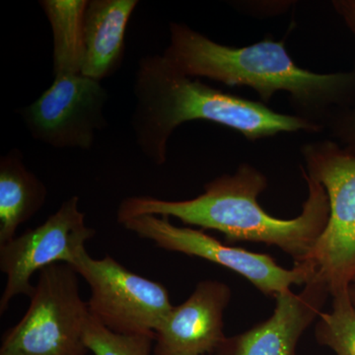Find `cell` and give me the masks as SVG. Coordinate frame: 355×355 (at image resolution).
<instances>
[{
  "label": "cell",
  "instance_id": "obj_1",
  "mask_svg": "<svg viewBox=\"0 0 355 355\" xmlns=\"http://www.w3.org/2000/svg\"><path fill=\"white\" fill-rule=\"evenodd\" d=\"M308 198L300 216L280 219L270 216L259 203L268 179L254 166L242 163L234 174L222 175L205 186L193 200H165L137 196L123 200L116 212L119 223L132 217H175L186 225L212 229L228 243H263L279 247L289 254L294 265H303L326 228L330 203L322 184L302 171Z\"/></svg>",
  "mask_w": 355,
  "mask_h": 355
},
{
  "label": "cell",
  "instance_id": "obj_2",
  "mask_svg": "<svg viewBox=\"0 0 355 355\" xmlns=\"http://www.w3.org/2000/svg\"><path fill=\"white\" fill-rule=\"evenodd\" d=\"M163 55L186 76L205 77L228 86L253 89L263 104L279 92L289 96L295 116L319 125L355 101V67L316 73L294 62L286 43L265 38L243 48L212 41L188 25L171 22Z\"/></svg>",
  "mask_w": 355,
  "mask_h": 355
},
{
  "label": "cell",
  "instance_id": "obj_3",
  "mask_svg": "<svg viewBox=\"0 0 355 355\" xmlns=\"http://www.w3.org/2000/svg\"><path fill=\"white\" fill-rule=\"evenodd\" d=\"M133 93L132 127L140 151L155 165L167 160L173 132L184 123L207 121L250 141L279 133H318L323 128L295 114L277 113L263 102L223 92L184 74L163 55L140 58Z\"/></svg>",
  "mask_w": 355,
  "mask_h": 355
},
{
  "label": "cell",
  "instance_id": "obj_4",
  "mask_svg": "<svg viewBox=\"0 0 355 355\" xmlns=\"http://www.w3.org/2000/svg\"><path fill=\"white\" fill-rule=\"evenodd\" d=\"M301 170L324 187L330 203L326 228L303 265L331 297L349 291L355 277V156L334 140L301 146Z\"/></svg>",
  "mask_w": 355,
  "mask_h": 355
},
{
  "label": "cell",
  "instance_id": "obj_5",
  "mask_svg": "<svg viewBox=\"0 0 355 355\" xmlns=\"http://www.w3.org/2000/svg\"><path fill=\"white\" fill-rule=\"evenodd\" d=\"M78 273L55 263L39 272L29 308L2 336L0 355H86L84 331L90 318L79 293Z\"/></svg>",
  "mask_w": 355,
  "mask_h": 355
},
{
  "label": "cell",
  "instance_id": "obj_6",
  "mask_svg": "<svg viewBox=\"0 0 355 355\" xmlns=\"http://www.w3.org/2000/svg\"><path fill=\"white\" fill-rule=\"evenodd\" d=\"M70 266L90 287L91 316L114 333H155L172 310L163 284L130 272L110 254L97 260L85 248Z\"/></svg>",
  "mask_w": 355,
  "mask_h": 355
},
{
  "label": "cell",
  "instance_id": "obj_7",
  "mask_svg": "<svg viewBox=\"0 0 355 355\" xmlns=\"http://www.w3.org/2000/svg\"><path fill=\"white\" fill-rule=\"evenodd\" d=\"M120 224L166 251L197 257L227 268L249 280L266 296L275 298L291 291L292 286L307 284L313 277L310 268L304 265H294L291 270H286L268 254L228 246L202 230L174 225L168 217L146 214Z\"/></svg>",
  "mask_w": 355,
  "mask_h": 355
},
{
  "label": "cell",
  "instance_id": "obj_8",
  "mask_svg": "<svg viewBox=\"0 0 355 355\" xmlns=\"http://www.w3.org/2000/svg\"><path fill=\"white\" fill-rule=\"evenodd\" d=\"M95 233L86 224L79 198L74 196L38 227L28 229L0 245V270L7 277L0 298V315L6 312L16 296L32 297L36 289L31 284L34 273L55 263L71 265Z\"/></svg>",
  "mask_w": 355,
  "mask_h": 355
},
{
  "label": "cell",
  "instance_id": "obj_9",
  "mask_svg": "<svg viewBox=\"0 0 355 355\" xmlns=\"http://www.w3.org/2000/svg\"><path fill=\"white\" fill-rule=\"evenodd\" d=\"M109 96L100 81L81 73L55 74L48 90L21 110L33 139L55 148L90 149L106 127Z\"/></svg>",
  "mask_w": 355,
  "mask_h": 355
},
{
  "label": "cell",
  "instance_id": "obj_10",
  "mask_svg": "<svg viewBox=\"0 0 355 355\" xmlns=\"http://www.w3.org/2000/svg\"><path fill=\"white\" fill-rule=\"evenodd\" d=\"M230 299V287L224 282H198L183 304L173 306L155 331L153 355L219 354L228 340L223 316Z\"/></svg>",
  "mask_w": 355,
  "mask_h": 355
},
{
  "label": "cell",
  "instance_id": "obj_11",
  "mask_svg": "<svg viewBox=\"0 0 355 355\" xmlns=\"http://www.w3.org/2000/svg\"><path fill=\"white\" fill-rule=\"evenodd\" d=\"M328 286L313 277L299 293L282 292L275 297L272 316L245 333L228 338L221 350L226 355H297L301 336L321 315Z\"/></svg>",
  "mask_w": 355,
  "mask_h": 355
},
{
  "label": "cell",
  "instance_id": "obj_12",
  "mask_svg": "<svg viewBox=\"0 0 355 355\" xmlns=\"http://www.w3.org/2000/svg\"><path fill=\"white\" fill-rule=\"evenodd\" d=\"M137 0H91L83 23L81 74L101 81L123 62L125 30Z\"/></svg>",
  "mask_w": 355,
  "mask_h": 355
},
{
  "label": "cell",
  "instance_id": "obj_13",
  "mask_svg": "<svg viewBox=\"0 0 355 355\" xmlns=\"http://www.w3.org/2000/svg\"><path fill=\"white\" fill-rule=\"evenodd\" d=\"M46 186L25 167L20 151L0 159V245L16 237V231L46 202Z\"/></svg>",
  "mask_w": 355,
  "mask_h": 355
},
{
  "label": "cell",
  "instance_id": "obj_14",
  "mask_svg": "<svg viewBox=\"0 0 355 355\" xmlns=\"http://www.w3.org/2000/svg\"><path fill=\"white\" fill-rule=\"evenodd\" d=\"M53 37V74L81 73L87 0L40 1Z\"/></svg>",
  "mask_w": 355,
  "mask_h": 355
},
{
  "label": "cell",
  "instance_id": "obj_15",
  "mask_svg": "<svg viewBox=\"0 0 355 355\" xmlns=\"http://www.w3.org/2000/svg\"><path fill=\"white\" fill-rule=\"evenodd\" d=\"M315 335L336 355H355V306L349 292L333 296V310L321 313Z\"/></svg>",
  "mask_w": 355,
  "mask_h": 355
},
{
  "label": "cell",
  "instance_id": "obj_16",
  "mask_svg": "<svg viewBox=\"0 0 355 355\" xmlns=\"http://www.w3.org/2000/svg\"><path fill=\"white\" fill-rule=\"evenodd\" d=\"M155 333L119 334L89 318L84 331V343L94 355H150Z\"/></svg>",
  "mask_w": 355,
  "mask_h": 355
},
{
  "label": "cell",
  "instance_id": "obj_17",
  "mask_svg": "<svg viewBox=\"0 0 355 355\" xmlns=\"http://www.w3.org/2000/svg\"><path fill=\"white\" fill-rule=\"evenodd\" d=\"M324 130L330 132L340 147L355 156V101L336 111L327 123Z\"/></svg>",
  "mask_w": 355,
  "mask_h": 355
},
{
  "label": "cell",
  "instance_id": "obj_18",
  "mask_svg": "<svg viewBox=\"0 0 355 355\" xmlns=\"http://www.w3.org/2000/svg\"><path fill=\"white\" fill-rule=\"evenodd\" d=\"M331 6L355 39V0H334Z\"/></svg>",
  "mask_w": 355,
  "mask_h": 355
},
{
  "label": "cell",
  "instance_id": "obj_19",
  "mask_svg": "<svg viewBox=\"0 0 355 355\" xmlns=\"http://www.w3.org/2000/svg\"><path fill=\"white\" fill-rule=\"evenodd\" d=\"M349 294L350 298H352V303L355 306V286L354 284H352L349 287Z\"/></svg>",
  "mask_w": 355,
  "mask_h": 355
},
{
  "label": "cell",
  "instance_id": "obj_20",
  "mask_svg": "<svg viewBox=\"0 0 355 355\" xmlns=\"http://www.w3.org/2000/svg\"><path fill=\"white\" fill-rule=\"evenodd\" d=\"M210 355H226V354H221V352H219V354H210Z\"/></svg>",
  "mask_w": 355,
  "mask_h": 355
},
{
  "label": "cell",
  "instance_id": "obj_21",
  "mask_svg": "<svg viewBox=\"0 0 355 355\" xmlns=\"http://www.w3.org/2000/svg\"><path fill=\"white\" fill-rule=\"evenodd\" d=\"M352 284H354V286H355V277H354V282H352Z\"/></svg>",
  "mask_w": 355,
  "mask_h": 355
}]
</instances>
